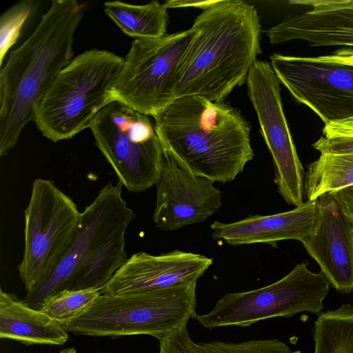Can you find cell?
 Segmentation results:
<instances>
[{
  "label": "cell",
  "mask_w": 353,
  "mask_h": 353,
  "mask_svg": "<svg viewBox=\"0 0 353 353\" xmlns=\"http://www.w3.org/2000/svg\"><path fill=\"white\" fill-rule=\"evenodd\" d=\"M334 192L345 213L353 220V185Z\"/></svg>",
  "instance_id": "28"
},
{
  "label": "cell",
  "mask_w": 353,
  "mask_h": 353,
  "mask_svg": "<svg viewBox=\"0 0 353 353\" xmlns=\"http://www.w3.org/2000/svg\"><path fill=\"white\" fill-rule=\"evenodd\" d=\"M203 353H301L276 339H258L240 343L210 341L198 343Z\"/></svg>",
  "instance_id": "24"
},
{
  "label": "cell",
  "mask_w": 353,
  "mask_h": 353,
  "mask_svg": "<svg viewBox=\"0 0 353 353\" xmlns=\"http://www.w3.org/2000/svg\"><path fill=\"white\" fill-rule=\"evenodd\" d=\"M206 256L175 250L159 255H132L100 290L101 294L134 293L196 281L212 264Z\"/></svg>",
  "instance_id": "15"
},
{
  "label": "cell",
  "mask_w": 353,
  "mask_h": 353,
  "mask_svg": "<svg viewBox=\"0 0 353 353\" xmlns=\"http://www.w3.org/2000/svg\"><path fill=\"white\" fill-rule=\"evenodd\" d=\"M90 128L97 147L129 192L145 191L156 184L165 154L150 117L114 101Z\"/></svg>",
  "instance_id": "7"
},
{
  "label": "cell",
  "mask_w": 353,
  "mask_h": 353,
  "mask_svg": "<svg viewBox=\"0 0 353 353\" xmlns=\"http://www.w3.org/2000/svg\"><path fill=\"white\" fill-rule=\"evenodd\" d=\"M194 30L158 38L135 39L124 58L114 91V101L152 117L174 100L181 63Z\"/></svg>",
  "instance_id": "10"
},
{
  "label": "cell",
  "mask_w": 353,
  "mask_h": 353,
  "mask_svg": "<svg viewBox=\"0 0 353 353\" xmlns=\"http://www.w3.org/2000/svg\"><path fill=\"white\" fill-rule=\"evenodd\" d=\"M270 59L281 83L325 124L353 117V65L279 53Z\"/></svg>",
  "instance_id": "12"
},
{
  "label": "cell",
  "mask_w": 353,
  "mask_h": 353,
  "mask_svg": "<svg viewBox=\"0 0 353 353\" xmlns=\"http://www.w3.org/2000/svg\"><path fill=\"white\" fill-rule=\"evenodd\" d=\"M353 185V153L321 154L307 166L305 192L308 201Z\"/></svg>",
  "instance_id": "20"
},
{
  "label": "cell",
  "mask_w": 353,
  "mask_h": 353,
  "mask_svg": "<svg viewBox=\"0 0 353 353\" xmlns=\"http://www.w3.org/2000/svg\"><path fill=\"white\" fill-rule=\"evenodd\" d=\"M157 182L153 213L156 226L172 231L204 221L221 206V192L213 181L182 170L168 154Z\"/></svg>",
  "instance_id": "14"
},
{
  "label": "cell",
  "mask_w": 353,
  "mask_h": 353,
  "mask_svg": "<svg viewBox=\"0 0 353 353\" xmlns=\"http://www.w3.org/2000/svg\"><path fill=\"white\" fill-rule=\"evenodd\" d=\"M158 353H203L198 343L192 341L185 325L161 338Z\"/></svg>",
  "instance_id": "25"
},
{
  "label": "cell",
  "mask_w": 353,
  "mask_h": 353,
  "mask_svg": "<svg viewBox=\"0 0 353 353\" xmlns=\"http://www.w3.org/2000/svg\"><path fill=\"white\" fill-rule=\"evenodd\" d=\"M196 282L134 293L101 294L85 312L60 323L76 334L112 337L146 334L160 339L195 318Z\"/></svg>",
  "instance_id": "6"
},
{
  "label": "cell",
  "mask_w": 353,
  "mask_h": 353,
  "mask_svg": "<svg viewBox=\"0 0 353 353\" xmlns=\"http://www.w3.org/2000/svg\"><path fill=\"white\" fill-rule=\"evenodd\" d=\"M0 337L27 345H63L69 339L68 331L60 323L2 289L0 290Z\"/></svg>",
  "instance_id": "18"
},
{
  "label": "cell",
  "mask_w": 353,
  "mask_h": 353,
  "mask_svg": "<svg viewBox=\"0 0 353 353\" xmlns=\"http://www.w3.org/2000/svg\"><path fill=\"white\" fill-rule=\"evenodd\" d=\"M246 83L261 133L272 158L277 191L287 203L298 207L305 202V172L283 112L281 82L270 63L256 60Z\"/></svg>",
  "instance_id": "11"
},
{
  "label": "cell",
  "mask_w": 353,
  "mask_h": 353,
  "mask_svg": "<svg viewBox=\"0 0 353 353\" xmlns=\"http://www.w3.org/2000/svg\"><path fill=\"white\" fill-rule=\"evenodd\" d=\"M312 146L321 154H342L353 153V137H321Z\"/></svg>",
  "instance_id": "26"
},
{
  "label": "cell",
  "mask_w": 353,
  "mask_h": 353,
  "mask_svg": "<svg viewBox=\"0 0 353 353\" xmlns=\"http://www.w3.org/2000/svg\"><path fill=\"white\" fill-rule=\"evenodd\" d=\"M310 232L301 243L316 261L330 285L343 293L353 291V220L334 192L316 200Z\"/></svg>",
  "instance_id": "13"
},
{
  "label": "cell",
  "mask_w": 353,
  "mask_h": 353,
  "mask_svg": "<svg viewBox=\"0 0 353 353\" xmlns=\"http://www.w3.org/2000/svg\"><path fill=\"white\" fill-rule=\"evenodd\" d=\"M86 8L53 0L28 38L0 70V156L17 144L25 125L59 72L72 60L74 36Z\"/></svg>",
  "instance_id": "3"
},
{
  "label": "cell",
  "mask_w": 353,
  "mask_h": 353,
  "mask_svg": "<svg viewBox=\"0 0 353 353\" xmlns=\"http://www.w3.org/2000/svg\"><path fill=\"white\" fill-rule=\"evenodd\" d=\"M123 185L109 183L81 212L74 241L54 271L23 301L39 310L48 298L68 290H99L128 258L125 234L135 217L122 196Z\"/></svg>",
  "instance_id": "4"
},
{
  "label": "cell",
  "mask_w": 353,
  "mask_h": 353,
  "mask_svg": "<svg viewBox=\"0 0 353 353\" xmlns=\"http://www.w3.org/2000/svg\"><path fill=\"white\" fill-rule=\"evenodd\" d=\"M201 10L180 65L174 99L223 102L247 81L261 53L259 17L254 6L241 0L207 1Z\"/></svg>",
  "instance_id": "1"
},
{
  "label": "cell",
  "mask_w": 353,
  "mask_h": 353,
  "mask_svg": "<svg viewBox=\"0 0 353 353\" xmlns=\"http://www.w3.org/2000/svg\"><path fill=\"white\" fill-rule=\"evenodd\" d=\"M59 353H77V351L74 348H65L61 350Z\"/></svg>",
  "instance_id": "29"
},
{
  "label": "cell",
  "mask_w": 353,
  "mask_h": 353,
  "mask_svg": "<svg viewBox=\"0 0 353 353\" xmlns=\"http://www.w3.org/2000/svg\"><path fill=\"white\" fill-rule=\"evenodd\" d=\"M289 3L310 9L288 16L268 29L271 44L303 40L313 46L353 47V0H292Z\"/></svg>",
  "instance_id": "16"
},
{
  "label": "cell",
  "mask_w": 353,
  "mask_h": 353,
  "mask_svg": "<svg viewBox=\"0 0 353 353\" xmlns=\"http://www.w3.org/2000/svg\"><path fill=\"white\" fill-rule=\"evenodd\" d=\"M103 8L105 14L128 36L145 39L166 34L168 8L158 1L143 5L108 1L104 3Z\"/></svg>",
  "instance_id": "19"
},
{
  "label": "cell",
  "mask_w": 353,
  "mask_h": 353,
  "mask_svg": "<svg viewBox=\"0 0 353 353\" xmlns=\"http://www.w3.org/2000/svg\"><path fill=\"white\" fill-rule=\"evenodd\" d=\"M319 58L333 63L353 65V48H341L330 54L319 56Z\"/></svg>",
  "instance_id": "27"
},
{
  "label": "cell",
  "mask_w": 353,
  "mask_h": 353,
  "mask_svg": "<svg viewBox=\"0 0 353 353\" xmlns=\"http://www.w3.org/2000/svg\"><path fill=\"white\" fill-rule=\"evenodd\" d=\"M123 61L112 52L98 49L74 58L37 107L34 121L42 135L57 142L90 128L98 114L114 101Z\"/></svg>",
  "instance_id": "5"
},
{
  "label": "cell",
  "mask_w": 353,
  "mask_h": 353,
  "mask_svg": "<svg viewBox=\"0 0 353 353\" xmlns=\"http://www.w3.org/2000/svg\"><path fill=\"white\" fill-rule=\"evenodd\" d=\"M100 295L101 292L97 290H64L47 299L39 310L62 323L85 312Z\"/></svg>",
  "instance_id": "22"
},
{
  "label": "cell",
  "mask_w": 353,
  "mask_h": 353,
  "mask_svg": "<svg viewBox=\"0 0 353 353\" xmlns=\"http://www.w3.org/2000/svg\"><path fill=\"white\" fill-rule=\"evenodd\" d=\"M36 8L32 1H20L7 10L0 19V65L17 41L23 27Z\"/></svg>",
  "instance_id": "23"
},
{
  "label": "cell",
  "mask_w": 353,
  "mask_h": 353,
  "mask_svg": "<svg viewBox=\"0 0 353 353\" xmlns=\"http://www.w3.org/2000/svg\"><path fill=\"white\" fill-rule=\"evenodd\" d=\"M314 353H353V305L321 312L314 321Z\"/></svg>",
  "instance_id": "21"
},
{
  "label": "cell",
  "mask_w": 353,
  "mask_h": 353,
  "mask_svg": "<svg viewBox=\"0 0 353 353\" xmlns=\"http://www.w3.org/2000/svg\"><path fill=\"white\" fill-rule=\"evenodd\" d=\"M330 284L320 272L297 264L280 280L254 290L227 293L208 313L196 315L203 327H246L274 317H289L299 313L320 314Z\"/></svg>",
  "instance_id": "9"
},
{
  "label": "cell",
  "mask_w": 353,
  "mask_h": 353,
  "mask_svg": "<svg viewBox=\"0 0 353 353\" xmlns=\"http://www.w3.org/2000/svg\"><path fill=\"white\" fill-rule=\"evenodd\" d=\"M154 122L164 152L190 174L226 183L253 159L250 124L223 101L178 98Z\"/></svg>",
  "instance_id": "2"
},
{
  "label": "cell",
  "mask_w": 353,
  "mask_h": 353,
  "mask_svg": "<svg viewBox=\"0 0 353 353\" xmlns=\"http://www.w3.org/2000/svg\"><path fill=\"white\" fill-rule=\"evenodd\" d=\"M81 212L47 179H37L24 212V250L17 269L26 292L45 280L69 250Z\"/></svg>",
  "instance_id": "8"
},
{
  "label": "cell",
  "mask_w": 353,
  "mask_h": 353,
  "mask_svg": "<svg viewBox=\"0 0 353 353\" xmlns=\"http://www.w3.org/2000/svg\"><path fill=\"white\" fill-rule=\"evenodd\" d=\"M316 215V201H305L290 211L270 215L249 216L225 223L210 225L214 240L231 245L266 243L276 247L279 241L302 242L312 230Z\"/></svg>",
  "instance_id": "17"
}]
</instances>
